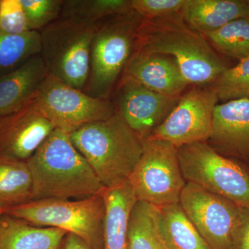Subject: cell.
I'll use <instances>...</instances> for the list:
<instances>
[{
	"label": "cell",
	"mask_w": 249,
	"mask_h": 249,
	"mask_svg": "<svg viewBox=\"0 0 249 249\" xmlns=\"http://www.w3.org/2000/svg\"><path fill=\"white\" fill-rule=\"evenodd\" d=\"M217 52L238 60L249 58V18L228 23L213 32L202 34Z\"/></svg>",
	"instance_id": "cb8c5ba5"
},
{
	"label": "cell",
	"mask_w": 249,
	"mask_h": 249,
	"mask_svg": "<svg viewBox=\"0 0 249 249\" xmlns=\"http://www.w3.org/2000/svg\"><path fill=\"white\" fill-rule=\"evenodd\" d=\"M180 16L202 34L213 32L239 18H248V0H185Z\"/></svg>",
	"instance_id": "e0dca14e"
},
{
	"label": "cell",
	"mask_w": 249,
	"mask_h": 249,
	"mask_svg": "<svg viewBox=\"0 0 249 249\" xmlns=\"http://www.w3.org/2000/svg\"><path fill=\"white\" fill-rule=\"evenodd\" d=\"M159 208V232L165 249H210L179 203Z\"/></svg>",
	"instance_id": "ffe728a7"
},
{
	"label": "cell",
	"mask_w": 249,
	"mask_h": 249,
	"mask_svg": "<svg viewBox=\"0 0 249 249\" xmlns=\"http://www.w3.org/2000/svg\"><path fill=\"white\" fill-rule=\"evenodd\" d=\"M218 102L217 94L211 88H193L179 98L169 115L148 138L165 141L177 148L207 142L212 135Z\"/></svg>",
	"instance_id": "30bf717a"
},
{
	"label": "cell",
	"mask_w": 249,
	"mask_h": 249,
	"mask_svg": "<svg viewBox=\"0 0 249 249\" xmlns=\"http://www.w3.org/2000/svg\"><path fill=\"white\" fill-rule=\"evenodd\" d=\"M232 249H249V207L240 206Z\"/></svg>",
	"instance_id": "f546056e"
},
{
	"label": "cell",
	"mask_w": 249,
	"mask_h": 249,
	"mask_svg": "<svg viewBox=\"0 0 249 249\" xmlns=\"http://www.w3.org/2000/svg\"><path fill=\"white\" fill-rule=\"evenodd\" d=\"M128 181L137 201L157 207L178 204L186 182L178 148L165 141L145 139L142 157Z\"/></svg>",
	"instance_id": "ba28073f"
},
{
	"label": "cell",
	"mask_w": 249,
	"mask_h": 249,
	"mask_svg": "<svg viewBox=\"0 0 249 249\" xmlns=\"http://www.w3.org/2000/svg\"><path fill=\"white\" fill-rule=\"evenodd\" d=\"M179 204L210 249H232L240 206L190 182Z\"/></svg>",
	"instance_id": "8fae6325"
},
{
	"label": "cell",
	"mask_w": 249,
	"mask_h": 249,
	"mask_svg": "<svg viewBox=\"0 0 249 249\" xmlns=\"http://www.w3.org/2000/svg\"><path fill=\"white\" fill-rule=\"evenodd\" d=\"M4 213L36 227L62 229L83 239L91 249H103L106 206L102 194L73 201L33 200L6 209Z\"/></svg>",
	"instance_id": "8992f818"
},
{
	"label": "cell",
	"mask_w": 249,
	"mask_h": 249,
	"mask_svg": "<svg viewBox=\"0 0 249 249\" xmlns=\"http://www.w3.org/2000/svg\"><path fill=\"white\" fill-rule=\"evenodd\" d=\"M27 163L33 200L85 199L106 189L73 145L70 133L61 129H54Z\"/></svg>",
	"instance_id": "7a4b0ae2"
},
{
	"label": "cell",
	"mask_w": 249,
	"mask_h": 249,
	"mask_svg": "<svg viewBox=\"0 0 249 249\" xmlns=\"http://www.w3.org/2000/svg\"><path fill=\"white\" fill-rule=\"evenodd\" d=\"M249 1V14H248V18H249V0H248Z\"/></svg>",
	"instance_id": "d6a6232c"
},
{
	"label": "cell",
	"mask_w": 249,
	"mask_h": 249,
	"mask_svg": "<svg viewBox=\"0 0 249 249\" xmlns=\"http://www.w3.org/2000/svg\"><path fill=\"white\" fill-rule=\"evenodd\" d=\"M142 18L133 10L100 21L91 52L90 72L83 91L108 99L132 52Z\"/></svg>",
	"instance_id": "277c9868"
},
{
	"label": "cell",
	"mask_w": 249,
	"mask_h": 249,
	"mask_svg": "<svg viewBox=\"0 0 249 249\" xmlns=\"http://www.w3.org/2000/svg\"><path fill=\"white\" fill-rule=\"evenodd\" d=\"M31 31H40L61 16L63 0H20Z\"/></svg>",
	"instance_id": "4316f807"
},
{
	"label": "cell",
	"mask_w": 249,
	"mask_h": 249,
	"mask_svg": "<svg viewBox=\"0 0 249 249\" xmlns=\"http://www.w3.org/2000/svg\"><path fill=\"white\" fill-rule=\"evenodd\" d=\"M67 232L39 227L6 213L0 214V249H61Z\"/></svg>",
	"instance_id": "ac0fdd59"
},
{
	"label": "cell",
	"mask_w": 249,
	"mask_h": 249,
	"mask_svg": "<svg viewBox=\"0 0 249 249\" xmlns=\"http://www.w3.org/2000/svg\"><path fill=\"white\" fill-rule=\"evenodd\" d=\"M106 206L103 249H127L129 214L137 201L128 180L120 186L106 188L102 193Z\"/></svg>",
	"instance_id": "d6986e66"
},
{
	"label": "cell",
	"mask_w": 249,
	"mask_h": 249,
	"mask_svg": "<svg viewBox=\"0 0 249 249\" xmlns=\"http://www.w3.org/2000/svg\"><path fill=\"white\" fill-rule=\"evenodd\" d=\"M211 88L222 103L249 100V58L227 69L212 83Z\"/></svg>",
	"instance_id": "484cf974"
},
{
	"label": "cell",
	"mask_w": 249,
	"mask_h": 249,
	"mask_svg": "<svg viewBox=\"0 0 249 249\" xmlns=\"http://www.w3.org/2000/svg\"><path fill=\"white\" fill-rule=\"evenodd\" d=\"M48 74L40 54L0 76V117L20 110L31 103Z\"/></svg>",
	"instance_id": "2e32d148"
},
{
	"label": "cell",
	"mask_w": 249,
	"mask_h": 249,
	"mask_svg": "<svg viewBox=\"0 0 249 249\" xmlns=\"http://www.w3.org/2000/svg\"><path fill=\"white\" fill-rule=\"evenodd\" d=\"M34 101L55 129L69 133L84 124L107 120L116 113L109 99L92 97L50 74Z\"/></svg>",
	"instance_id": "9c48e42d"
},
{
	"label": "cell",
	"mask_w": 249,
	"mask_h": 249,
	"mask_svg": "<svg viewBox=\"0 0 249 249\" xmlns=\"http://www.w3.org/2000/svg\"><path fill=\"white\" fill-rule=\"evenodd\" d=\"M132 10L131 0H66L63 1L60 18L99 22Z\"/></svg>",
	"instance_id": "d4e9b609"
},
{
	"label": "cell",
	"mask_w": 249,
	"mask_h": 249,
	"mask_svg": "<svg viewBox=\"0 0 249 249\" xmlns=\"http://www.w3.org/2000/svg\"><path fill=\"white\" fill-rule=\"evenodd\" d=\"M42 50L40 31L21 34L0 31V73H7L29 59L40 55Z\"/></svg>",
	"instance_id": "603a6c76"
},
{
	"label": "cell",
	"mask_w": 249,
	"mask_h": 249,
	"mask_svg": "<svg viewBox=\"0 0 249 249\" xmlns=\"http://www.w3.org/2000/svg\"><path fill=\"white\" fill-rule=\"evenodd\" d=\"M208 142L221 155L249 162V100L218 104Z\"/></svg>",
	"instance_id": "5bb4252c"
},
{
	"label": "cell",
	"mask_w": 249,
	"mask_h": 249,
	"mask_svg": "<svg viewBox=\"0 0 249 249\" xmlns=\"http://www.w3.org/2000/svg\"><path fill=\"white\" fill-rule=\"evenodd\" d=\"M134 50L175 59L190 85L213 83L229 68L204 36L190 27L179 14L142 18Z\"/></svg>",
	"instance_id": "6da1fadb"
},
{
	"label": "cell",
	"mask_w": 249,
	"mask_h": 249,
	"mask_svg": "<svg viewBox=\"0 0 249 249\" xmlns=\"http://www.w3.org/2000/svg\"><path fill=\"white\" fill-rule=\"evenodd\" d=\"M31 31L20 0H0V31L21 34Z\"/></svg>",
	"instance_id": "83f0119b"
},
{
	"label": "cell",
	"mask_w": 249,
	"mask_h": 249,
	"mask_svg": "<svg viewBox=\"0 0 249 249\" xmlns=\"http://www.w3.org/2000/svg\"><path fill=\"white\" fill-rule=\"evenodd\" d=\"M183 178L206 191L249 207V170L216 151L208 142L178 147Z\"/></svg>",
	"instance_id": "52a82bcc"
},
{
	"label": "cell",
	"mask_w": 249,
	"mask_h": 249,
	"mask_svg": "<svg viewBox=\"0 0 249 249\" xmlns=\"http://www.w3.org/2000/svg\"><path fill=\"white\" fill-rule=\"evenodd\" d=\"M61 249H91L83 239L74 234L67 233L64 238Z\"/></svg>",
	"instance_id": "4dcf8cb0"
},
{
	"label": "cell",
	"mask_w": 249,
	"mask_h": 249,
	"mask_svg": "<svg viewBox=\"0 0 249 249\" xmlns=\"http://www.w3.org/2000/svg\"><path fill=\"white\" fill-rule=\"evenodd\" d=\"M185 0H131V9L143 19H152L178 14Z\"/></svg>",
	"instance_id": "f1b7e54d"
},
{
	"label": "cell",
	"mask_w": 249,
	"mask_h": 249,
	"mask_svg": "<svg viewBox=\"0 0 249 249\" xmlns=\"http://www.w3.org/2000/svg\"><path fill=\"white\" fill-rule=\"evenodd\" d=\"M116 86V111L143 141L163 122L179 99L153 91L127 76H121Z\"/></svg>",
	"instance_id": "7c38bea8"
},
{
	"label": "cell",
	"mask_w": 249,
	"mask_h": 249,
	"mask_svg": "<svg viewBox=\"0 0 249 249\" xmlns=\"http://www.w3.org/2000/svg\"><path fill=\"white\" fill-rule=\"evenodd\" d=\"M122 76L157 92L179 97L189 85L176 60L167 55L133 50Z\"/></svg>",
	"instance_id": "9a60e30c"
},
{
	"label": "cell",
	"mask_w": 249,
	"mask_h": 249,
	"mask_svg": "<svg viewBox=\"0 0 249 249\" xmlns=\"http://www.w3.org/2000/svg\"><path fill=\"white\" fill-rule=\"evenodd\" d=\"M159 208L137 201L129 214L127 249H165L159 232Z\"/></svg>",
	"instance_id": "7402d4cb"
},
{
	"label": "cell",
	"mask_w": 249,
	"mask_h": 249,
	"mask_svg": "<svg viewBox=\"0 0 249 249\" xmlns=\"http://www.w3.org/2000/svg\"><path fill=\"white\" fill-rule=\"evenodd\" d=\"M32 200L33 179L27 161L0 160V209Z\"/></svg>",
	"instance_id": "44dd1931"
},
{
	"label": "cell",
	"mask_w": 249,
	"mask_h": 249,
	"mask_svg": "<svg viewBox=\"0 0 249 249\" xmlns=\"http://www.w3.org/2000/svg\"><path fill=\"white\" fill-rule=\"evenodd\" d=\"M99 22L60 18L40 31L49 74L84 90L90 72L91 47Z\"/></svg>",
	"instance_id": "5b68a950"
},
{
	"label": "cell",
	"mask_w": 249,
	"mask_h": 249,
	"mask_svg": "<svg viewBox=\"0 0 249 249\" xmlns=\"http://www.w3.org/2000/svg\"><path fill=\"white\" fill-rule=\"evenodd\" d=\"M4 209H0V214H3L4 213Z\"/></svg>",
	"instance_id": "1f68e13d"
},
{
	"label": "cell",
	"mask_w": 249,
	"mask_h": 249,
	"mask_svg": "<svg viewBox=\"0 0 249 249\" xmlns=\"http://www.w3.org/2000/svg\"><path fill=\"white\" fill-rule=\"evenodd\" d=\"M33 100L20 110L0 117V160L27 161L55 129Z\"/></svg>",
	"instance_id": "4fadbf2b"
},
{
	"label": "cell",
	"mask_w": 249,
	"mask_h": 249,
	"mask_svg": "<svg viewBox=\"0 0 249 249\" xmlns=\"http://www.w3.org/2000/svg\"><path fill=\"white\" fill-rule=\"evenodd\" d=\"M70 138L106 188L127 181L143 151L144 141L116 111L75 129Z\"/></svg>",
	"instance_id": "3957f363"
}]
</instances>
